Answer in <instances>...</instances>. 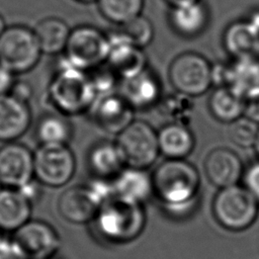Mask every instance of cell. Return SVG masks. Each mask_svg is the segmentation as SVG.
Returning <instances> with one entry per match:
<instances>
[{"label":"cell","instance_id":"1","mask_svg":"<svg viewBox=\"0 0 259 259\" xmlns=\"http://www.w3.org/2000/svg\"><path fill=\"white\" fill-rule=\"evenodd\" d=\"M154 196L176 219L192 213L198 203L200 176L185 159H166L152 173Z\"/></svg>","mask_w":259,"mask_h":259},{"label":"cell","instance_id":"2","mask_svg":"<svg viewBox=\"0 0 259 259\" xmlns=\"http://www.w3.org/2000/svg\"><path fill=\"white\" fill-rule=\"evenodd\" d=\"M49 102L65 116L89 112L97 96L89 74L72 66L62 55L48 87Z\"/></svg>","mask_w":259,"mask_h":259},{"label":"cell","instance_id":"3","mask_svg":"<svg viewBox=\"0 0 259 259\" xmlns=\"http://www.w3.org/2000/svg\"><path fill=\"white\" fill-rule=\"evenodd\" d=\"M93 223L102 239L124 244L142 235L147 224V213L144 205L112 196L99 207Z\"/></svg>","mask_w":259,"mask_h":259},{"label":"cell","instance_id":"4","mask_svg":"<svg viewBox=\"0 0 259 259\" xmlns=\"http://www.w3.org/2000/svg\"><path fill=\"white\" fill-rule=\"evenodd\" d=\"M258 212L259 201L245 186L238 184L220 189L212 201L214 219L223 228L232 232L249 228Z\"/></svg>","mask_w":259,"mask_h":259},{"label":"cell","instance_id":"5","mask_svg":"<svg viewBox=\"0 0 259 259\" xmlns=\"http://www.w3.org/2000/svg\"><path fill=\"white\" fill-rule=\"evenodd\" d=\"M42 55L33 28L14 24L0 35V65L13 74L32 70Z\"/></svg>","mask_w":259,"mask_h":259},{"label":"cell","instance_id":"6","mask_svg":"<svg viewBox=\"0 0 259 259\" xmlns=\"http://www.w3.org/2000/svg\"><path fill=\"white\" fill-rule=\"evenodd\" d=\"M116 143L127 167L147 169L160 154L158 132L147 121L135 119L116 137Z\"/></svg>","mask_w":259,"mask_h":259},{"label":"cell","instance_id":"7","mask_svg":"<svg viewBox=\"0 0 259 259\" xmlns=\"http://www.w3.org/2000/svg\"><path fill=\"white\" fill-rule=\"evenodd\" d=\"M63 55L75 68L89 72L106 63L108 55L107 33L92 25L76 26L71 29Z\"/></svg>","mask_w":259,"mask_h":259},{"label":"cell","instance_id":"8","mask_svg":"<svg viewBox=\"0 0 259 259\" xmlns=\"http://www.w3.org/2000/svg\"><path fill=\"white\" fill-rule=\"evenodd\" d=\"M34 155V179L44 186L59 188L76 172V157L69 145H39Z\"/></svg>","mask_w":259,"mask_h":259},{"label":"cell","instance_id":"9","mask_svg":"<svg viewBox=\"0 0 259 259\" xmlns=\"http://www.w3.org/2000/svg\"><path fill=\"white\" fill-rule=\"evenodd\" d=\"M168 76L175 91L190 97L198 96L212 84V66L198 54L183 53L170 64Z\"/></svg>","mask_w":259,"mask_h":259},{"label":"cell","instance_id":"10","mask_svg":"<svg viewBox=\"0 0 259 259\" xmlns=\"http://www.w3.org/2000/svg\"><path fill=\"white\" fill-rule=\"evenodd\" d=\"M14 242L24 259H51L61 248L58 231L41 220H29L12 233Z\"/></svg>","mask_w":259,"mask_h":259},{"label":"cell","instance_id":"11","mask_svg":"<svg viewBox=\"0 0 259 259\" xmlns=\"http://www.w3.org/2000/svg\"><path fill=\"white\" fill-rule=\"evenodd\" d=\"M34 179V155L18 142L0 147V183L2 187L19 189Z\"/></svg>","mask_w":259,"mask_h":259},{"label":"cell","instance_id":"12","mask_svg":"<svg viewBox=\"0 0 259 259\" xmlns=\"http://www.w3.org/2000/svg\"><path fill=\"white\" fill-rule=\"evenodd\" d=\"M108 55L106 64L123 80L147 68V57L143 49L135 46L120 29L107 33Z\"/></svg>","mask_w":259,"mask_h":259},{"label":"cell","instance_id":"13","mask_svg":"<svg viewBox=\"0 0 259 259\" xmlns=\"http://www.w3.org/2000/svg\"><path fill=\"white\" fill-rule=\"evenodd\" d=\"M89 113L98 127L115 136L135 120V109L118 92L97 97Z\"/></svg>","mask_w":259,"mask_h":259},{"label":"cell","instance_id":"14","mask_svg":"<svg viewBox=\"0 0 259 259\" xmlns=\"http://www.w3.org/2000/svg\"><path fill=\"white\" fill-rule=\"evenodd\" d=\"M101 204L87 184L65 189L57 201L59 214L68 223L84 225L93 222Z\"/></svg>","mask_w":259,"mask_h":259},{"label":"cell","instance_id":"15","mask_svg":"<svg viewBox=\"0 0 259 259\" xmlns=\"http://www.w3.org/2000/svg\"><path fill=\"white\" fill-rule=\"evenodd\" d=\"M222 86H228L245 101L259 97V59L256 57L235 58L223 65Z\"/></svg>","mask_w":259,"mask_h":259},{"label":"cell","instance_id":"16","mask_svg":"<svg viewBox=\"0 0 259 259\" xmlns=\"http://www.w3.org/2000/svg\"><path fill=\"white\" fill-rule=\"evenodd\" d=\"M203 167L208 181L220 189L237 185L244 175L243 163L238 154L225 147L211 150Z\"/></svg>","mask_w":259,"mask_h":259},{"label":"cell","instance_id":"17","mask_svg":"<svg viewBox=\"0 0 259 259\" xmlns=\"http://www.w3.org/2000/svg\"><path fill=\"white\" fill-rule=\"evenodd\" d=\"M119 89L118 93L135 110L157 106L163 97L160 80L148 68L133 77L121 80Z\"/></svg>","mask_w":259,"mask_h":259},{"label":"cell","instance_id":"18","mask_svg":"<svg viewBox=\"0 0 259 259\" xmlns=\"http://www.w3.org/2000/svg\"><path fill=\"white\" fill-rule=\"evenodd\" d=\"M111 181L114 196L122 200L144 205L154 196L152 174L147 169L125 166Z\"/></svg>","mask_w":259,"mask_h":259},{"label":"cell","instance_id":"19","mask_svg":"<svg viewBox=\"0 0 259 259\" xmlns=\"http://www.w3.org/2000/svg\"><path fill=\"white\" fill-rule=\"evenodd\" d=\"M31 110L28 103L10 94L0 96V142H16L30 127Z\"/></svg>","mask_w":259,"mask_h":259},{"label":"cell","instance_id":"20","mask_svg":"<svg viewBox=\"0 0 259 259\" xmlns=\"http://www.w3.org/2000/svg\"><path fill=\"white\" fill-rule=\"evenodd\" d=\"M32 201L19 189L0 188V230L15 232L31 220Z\"/></svg>","mask_w":259,"mask_h":259},{"label":"cell","instance_id":"21","mask_svg":"<svg viewBox=\"0 0 259 259\" xmlns=\"http://www.w3.org/2000/svg\"><path fill=\"white\" fill-rule=\"evenodd\" d=\"M87 165L93 177L112 180L124 167V161L114 141L95 143L87 155Z\"/></svg>","mask_w":259,"mask_h":259},{"label":"cell","instance_id":"22","mask_svg":"<svg viewBox=\"0 0 259 259\" xmlns=\"http://www.w3.org/2000/svg\"><path fill=\"white\" fill-rule=\"evenodd\" d=\"M227 51L235 58L259 56V28L250 20L231 24L224 35Z\"/></svg>","mask_w":259,"mask_h":259},{"label":"cell","instance_id":"23","mask_svg":"<svg viewBox=\"0 0 259 259\" xmlns=\"http://www.w3.org/2000/svg\"><path fill=\"white\" fill-rule=\"evenodd\" d=\"M160 154L166 159H185L195 144L194 137L187 125L166 123L158 131Z\"/></svg>","mask_w":259,"mask_h":259},{"label":"cell","instance_id":"24","mask_svg":"<svg viewBox=\"0 0 259 259\" xmlns=\"http://www.w3.org/2000/svg\"><path fill=\"white\" fill-rule=\"evenodd\" d=\"M169 20L176 32L183 36H195L205 28L208 12L205 5L199 1L173 6Z\"/></svg>","mask_w":259,"mask_h":259},{"label":"cell","instance_id":"25","mask_svg":"<svg viewBox=\"0 0 259 259\" xmlns=\"http://www.w3.org/2000/svg\"><path fill=\"white\" fill-rule=\"evenodd\" d=\"M42 54L59 55L66 50L71 29L61 18L50 16L39 20L33 28Z\"/></svg>","mask_w":259,"mask_h":259},{"label":"cell","instance_id":"26","mask_svg":"<svg viewBox=\"0 0 259 259\" xmlns=\"http://www.w3.org/2000/svg\"><path fill=\"white\" fill-rule=\"evenodd\" d=\"M208 107L214 118L231 123L244 116L246 101L230 87L221 86L211 93Z\"/></svg>","mask_w":259,"mask_h":259},{"label":"cell","instance_id":"27","mask_svg":"<svg viewBox=\"0 0 259 259\" xmlns=\"http://www.w3.org/2000/svg\"><path fill=\"white\" fill-rule=\"evenodd\" d=\"M34 135L39 145H69L73 125L63 114L47 113L36 122Z\"/></svg>","mask_w":259,"mask_h":259},{"label":"cell","instance_id":"28","mask_svg":"<svg viewBox=\"0 0 259 259\" xmlns=\"http://www.w3.org/2000/svg\"><path fill=\"white\" fill-rule=\"evenodd\" d=\"M157 106L160 114L167 118L170 123H179L187 126L194 112L192 97L177 91L163 96Z\"/></svg>","mask_w":259,"mask_h":259},{"label":"cell","instance_id":"29","mask_svg":"<svg viewBox=\"0 0 259 259\" xmlns=\"http://www.w3.org/2000/svg\"><path fill=\"white\" fill-rule=\"evenodd\" d=\"M96 2L105 19L122 25L142 14L145 0H97Z\"/></svg>","mask_w":259,"mask_h":259},{"label":"cell","instance_id":"30","mask_svg":"<svg viewBox=\"0 0 259 259\" xmlns=\"http://www.w3.org/2000/svg\"><path fill=\"white\" fill-rule=\"evenodd\" d=\"M259 132V124L245 115L228 123V138L232 144L241 148H254Z\"/></svg>","mask_w":259,"mask_h":259},{"label":"cell","instance_id":"31","mask_svg":"<svg viewBox=\"0 0 259 259\" xmlns=\"http://www.w3.org/2000/svg\"><path fill=\"white\" fill-rule=\"evenodd\" d=\"M122 33L137 47L144 50L154 38V26L151 20L142 14L120 25Z\"/></svg>","mask_w":259,"mask_h":259},{"label":"cell","instance_id":"32","mask_svg":"<svg viewBox=\"0 0 259 259\" xmlns=\"http://www.w3.org/2000/svg\"><path fill=\"white\" fill-rule=\"evenodd\" d=\"M88 74L97 97L116 93L119 88L121 79L106 63L90 70Z\"/></svg>","mask_w":259,"mask_h":259},{"label":"cell","instance_id":"33","mask_svg":"<svg viewBox=\"0 0 259 259\" xmlns=\"http://www.w3.org/2000/svg\"><path fill=\"white\" fill-rule=\"evenodd\" d=\"M244 186L259 201V161L251 164L243 175Z\"/></svg>","mask_w":259,"mask_h":259},{"label":"cell","instance_id":"34","mask_svg":"<svg viewBox=\"0 0 259 259\" xmlns=\"http://www.w3.org/2000/svg\"><path fill=\"white\" fill-rule=\"evenodd\" d=\"M9 94L12 95L13 97L17 98L20 101L28 103L29 99L31 98V96L33 94L32 86L27 81H23V80L17 81L16 80Z\"/></svg>","mask_w":259,"mask_h":259},{"label":"cell","instance_id":"35","mask_svg":"<svg viewBox=\"0 0 259 259\" xmlns=\"http://www.w3.org/2000/svg\"><path fill=\"white\" fill-rule=\"evenodd\" d=\"M0 259H24L11 238L0 239Z\"/></svg>","mask_w":259,"mask_h":259},{"label":"cell","instance_id":"36","mask_svg":"<svg viewBox=\"0 0 259 259\" xmlns=\"http://www.w3.org/2000/svg\"><path fill=\"white\" fill-rule=\"evenodd\" d=\"M15 81V74L0 65V96L9 94Z\"/></svg>","mask_w":259,"mask_h":259},{"label":"cell","instance_id":"37","mask_svg":"<svg viewBox=\"0 0 259 259\" xmlns=\"http://www.w3.org/2000/svg\"><path fill=\"white\" fill-rule=\"evenodd\" d=\"M244 115L259 124V97L246 101Z\"/></svg>","mask_w":259,"mask_h":259},{"label":"cell","instance_id":"38","mask_svg":"<svg viewBox=\"0 0 259 259\" xmlns=\"http://www.w3.org/2000/svg\"><path fill=\"white\" fill-rule=\"evenodd\" d=\"M165 1L173 7V6H177V5H181V4H185V3H190V2H195V1H199V0H165Z\"/></svg>","mask_w":259,"mask_h":259},{"label":"cell","instance_id":"39","mask_svg":"<svg viewBox=\"0 0 259 259\" xmlns=\"http://www.w3.org/2000/svg\"><path fill=\"white\" fill-rule=\"evenodd\" d=\"M6 23H5V20L3 18V16L0 14V35L4 32V30L6 29Z\"/></svg>","mask_w":259,"mask_h":259},{"label":"cell","instance_id":"40","mask_svg":"<svg viewBox=\"0 0 259 259\" xmlns=\"http://www.w3.org/2000/svg\"><path fill=\"white\" fill-rule=\"evenodd\" d=\"M254 149H255V151H256L257 155L259 156V132H258V136H257V140H256V143H255Z\"/></svg>","mask_w":259,"mask_h":259},{"label":"cell","instance_id":"41","mask_svg":"<svg viewBox=\"0 0 259 259\" xmlns=\"http://www.w3.org/2000/svg\"><path fill=\"white\" fill-rule=\"evenodd\" d=\"M77 2H81V3H90V2H94V1H97V0H75Z\"/></svg>","mask_w":259,"mask_h":259},{"label":"cell","instance_id":"42","mask_svg":"<svg viewBox=\"0 0 259 259\" xmlns=\"http://www.w3.org/2000/svg\"><path fill=\"white\" fill-rule=\"evenodd\" d=\"M1 232H2V231H1V230H0V239H1V238H2V235H1Z\"/></svg>","mask_w":259,"mask_h":259},{"label":"cell","instance_id":"43","mask_svg":"<svg viewBox=\"0 0 259 259\" xmlns=\"http://www.w3.org/2000/svg\"><path fill=\"white\" fill-rule=\"evenodd\" d=\"M1 187H2V185H1V183H0V188H1Z\"/></svg>","mask_w":259,"mask_h":259}]
</instances>
